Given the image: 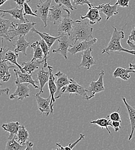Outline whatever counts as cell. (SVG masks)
<instances>
[{"label":"cell","instance_id":"1","mask_svg":"<svg viewBox=\"0 0 135 150\" xmlns=\"http://www.w3.org/2000/svg\"><path fill=\"white\" fill-rule=\"evenodd\" d=\"M93 28L88 25L87 22L77 20L74 21L70 38L74 40V43H76L77 41L89 40L93 38Z\"/></svg>","mask_w":135,"mask_h":150},{"label":"cell","instance_id":"2","mask_svg":"<svg viewBox=\"0 0 135 150\" xmlns=\"http://www.w3.org/2000/svg\"><path fill=\"white\" fill-rule=\"evenodd\" d=\"M112 28L114 29L113 33L112 35V38L106 48L103 49L102 53H107L108 55H110L111 52H125L127 53H129L131 54L135 55V51L126 49L124 48L121 44V40L124 39L125 37V33L121 30V31H118L117 28L114 26H112Z\"/></svg>","mask_w":135,"mask_h":150},{"label":"cell","instance_id":"3","mask_svg":"<svg viewBox=\"0 0 135 150\" xmlns=\"http://www.w3.org/2000/svg\"><path fill=\"white\" fill-rule=\"evenodd\" d=\"M36 24V23L31 21L25 23L14 24L13 28L10 30L9 33L10 42H12L14 40L13 39L16 37L26 36L31 29L34 27Z\"/></svg>","mask_w":135,"mask_h":150},{"label":"cell","instance_id":"4","mask_svg":"<svg viewBox=\"0 0 135 150\" xmlns=\"http://www.w3.org/2000/svg\"><path fill=\"white\" fill-rule=\"evenodd\" d=\"M69 93L71 95L73 94H77L81 96L84 99L87 100V94L86 88L77 83L74 78L70 79V83L66 86L63 87L61 90V94Z\"/></svg>","mask_w":135,"mask_h":150},{"label":"cell","instance_id":"5","mask_svg":"<svg viewBox=\"0 0 135 150\" xmlns=\"http://www.w3.org/2000/svg\"><path fill=\"white\" fill-rule=\"evenodd\" d=\"M105 72L102 70L99 74V78L97 81H92L88 87L86 88L87 94V100L93 98L95 94L105 91V86L103 84V77Z\"/></svg>","mask_w":135,"mask_h":150},{"label":"cell","instance_id":"6","mask_svg":"<svg viewBox=\"0 0 135 150\" xmlns=\"http://www.w3.org/2000/svg\"><path fill=\"white\" fill-rule=\"evenodd\" d=\"M64 6V5L58 4L50 8L48 19L52 21L54 24H56L60 22L63 16L65 15V12L71 14L69 9L65 8Z\"/></svg>","mask_w":135,"mask_h":150},{"label":"cell","instance_id":"7","mask_svg":"<svg viewBox=\"0 0 135 150\" xmlns=\"http://www.w3.org/2000/svg\"><path fill=\"white\" fill-rule=\"evenodd\" d=\"M97 38H92L89 40H86L83 41H80L77 43H74L71 45L68 49V52L72 55L76 54L77 53L84 52L91 47H93L94 44L97 42Z\"/></svg>","mask_w":135,"mask_h":150},{"label":"cell","instance_id":"8","mask_svg":"<svg viewBox=\"0 0 135 150\" xmlns=\"http://www.w3.org/2000/svg\"><path fill=\"white\" fill-rule=\"evenodd\" d=\"M74 20L71 18V14L65 15L59 23L58 33L59 35L68 34L69 37L71 35Z\"/></svg>","mask_w":135,"mask_h":150},{"label":"cell","instance_id":"9","mask_svg":"<svg viewBox=\"0 0 135 150\" xmlns=\"http://www.w3.org/2000/svg\"><path fill=\"white\" fill-rule=\"evenodd\" d=\"M69 39H71V38L68 34L60 35V37L57 39L58 42V48L54 49L53 50V53H59L61 54L66 59H68V49L71 46L70 45Z\"/></svg>","mask_w":135,"mask_h":150},{"label":"cell","instance_id":"10","mask_svg":"<svg viewBox=\"0 0 135 150\" xmlns=\"http://www.w3.org/2000/svg\"><path fill=\"white\" fill-rule=\"evenodd\" d=\"M52 0H46L45 2H42L40 0V3L37 5V9L35 10V13L38 15L43 22L45 28L47 25V19L49 11L50 9V5Z\"/></svg>","mask_w":135,"mask_h":150},{"label":"cell","instance_id":"11","mask_svg":"<svg viewBox=\"0 0 135 150\" xmlns=\"http://www.w3.org/2000/svg\"><path fill=\"white\" fill-rule=\"evenodd\" d=\"M0 57L3 60L9 61L13 64L16 65L18 67H19L20 71L22 70L23 68L21 65L17 61L19 57V53L12 52L10 50L9 48H6L2 45V47L0 49Z\"/></svg>","mask_w":135,"mask_h":150},{"label":"cell","instance_id":"12","mask_svg":"<svg viewBox=\"0 0 135 150\" xmlns=\"http://www.w3.org/2000/svg\"><path fill=\"white\" fill-rule=\"evenodd\" d=\"M6 14L2 12L0 13V37L5 39L10 42L9 39V31L13 28L14 23L8 19H5L4 16Z\"/></svg>","mask_w":135,"mask_h":150},{"label":"cell","instance_id":"13","mask_svg":"<svg viewBox=\"0 0 135 150\" xmlns=\"http://www.w3.org/2000/svg\"><path fill=\"white\" fill-rule=\"evenodd\" d=\"M47 68L50 73V77L49 80L48 81V87L50 91V96H51V101H50V109H51V114H53L54 112V105L56 102L55 98V94L57 92V87L55 83V76L53 74V67L47 65Z\"/></svg>","mask_w":135,"mask_h":150},{"label":"cell","instance_id":"14","mask_svg":"<svg viewBox=\"0 0 135 150\" xmlns=\"http://www.w3.org/2000/svg\"><path fill=\"white\" fill-rule=\"evenodd\" d=\"M17 88L13 94L9 96L10 99L12 100L18 98V100H24L25 98L30 96V88L29 83H23L16 84Z\"/></svg>","mask_w":135,"mask_h":150},{"label":"cell","instance_id":"15","mask_svg":"<svg viewBox=\"0 0 135 150\" xmlns=\"http://www.w3.org/2000/svg\"><path fill=\"white\" fill-rule=\"evenodd\" d=\"M34 97L36 99L38 109L40 112V114L44 113L46 116H48L51 113V96H49L47 98H43L37 93L35 95H34Z\"/></svg>","mask_w":135,"mask_h":150},{"label":"cell","instance_id":"16","mask_svg":"<svg viewBox=\"0 0 135 150\" xmlns=\"http://www.w3.org/2000/svg\"><path fill=\"white\" fill-rule=\"evenodd\" d=\"M93 48L91 47L85 51L82 54L81 63L78 65L79 68H84L86 70L89 69L93 65L97 64V61L91 55Z\"/></svg>","mask_w":135,"mask_h":150},{"label":"cell","instance_id":"17","mask_svg":"<svg viewBox=\"0 0 135 150\" xmlns=\"http://www.w3.org/2000/svg\"><path fill=\"white\" fill-rule=\"evenodd\" d=\"M15 75H16V80H15V84L16 85L20 83H27L32 84V86L35 88H39V87L36 84L39 83V81H36L33 79L32 75L23 73L21 71H18L16 69H14Z\"/></svg>","mask_w":135,"mask_h":150},{"label":"cell","instance_id":"18","mask_svg":"<svg viewBox=\"0 0 135 150\" xmlns=\"http://www.w3.org/2000/svg\"><path fill=\"white\" fill-rule=\"evenodd\" d=\"M54 76L57 77V80L55 81V83L57 87V92L55 94V98L57 99L61 97L62 95V94H61L62 88L69 84L70 80H69L67 75H65L61 71H58Z\"/></svg>","mask_w":135,"mask_h":150},{"label":"cell","instance_id":"19","mask_svg":"<svg viewBox=\"0 0 135 150\" xmlns=\"http://www.w3.org/2000/svg\"><path fill=\"white\" fill-rule=\"evenodd\" d=\"M13 65L9 61L3 60L0 57V86H2L1 81L7 82L10 79L11 74L9 72V69L14 67Z\"/></svg>","mask_w":135,"mask_h":150},{"label":"cell","instance_id":"20","mask_svg":"<svg viewBox=\"0 0 135 150\" xmlns=\"http://www.w3.org/2000/svg\"><path fill=\"white\" fill-rule=\"evenodd\" d=\"M43 64H44V61L43 59L42 61L36 59L34 61L31 60L28 62H22L20 64L23 68L21 71L23 73L33 75L35 71L39 69Z\"/></svg>","mask_w":135,"mask_h":150},{"label":"cell","instance_id":"21","mask_svg":"<svg viewBox=\"0 0 135 150\" xmlns=\"http://www.w3.org/2000/svg\"><path fill=\"white\" fill-rule=\"evenodd\" d=\"M99 10L97 6H90L88 8V11L86 15H81L82 19H88L89 23L91 25H94L102 20V18L99 13Z\"/></svg>","mask_w":135,"mask_h":150},{"label":"cell","instance_id":"22","mask_svg":"<svg viewBox=\"0 0 135 150\" xmlns=\"http://www.w3.org/2000/svg\"><path fill=\"white\" fill-rule=\"evenodd\" d=\"M118 5L115 4L114 5H111L110 3H107L106 4H102L99 5L98 8L99 11L105 14L106 16V21H107L110 18L118 15V12L117 9Z\"/></svg>","mask_w":135,"mask_h":150},{"label":"cell","instance_id":"23","mask_svg":"<svg viewBox=\"0 0 135 150\" xmlns=\"http://www.w3.org/2000/svg\"><path fill=\"white\" fill-rule=\"evenodd\" d=\"M19 6L17 5L15 8L11 9H8V10L0 9V12L10 14L13 18L19 20L20 21H21V23H25V22L30 21V20L24 18V15L23 13V11H24L23 6L21 7V8H19Z\"/></svg>","mask_w":135,"mask_h":150},{"label":"cell","instance_id":"24","mask_svg":"<svg viewBox=\"0 0 135 150\" xmlns=\"http://www.w3.org/2000/svg\"><path fill=\"white\" fill-rule=\"evenodd\" d=\"M122 99L127 109V111L129 115V120L131 125V132L128 137V140H131L133 137V135L135 131V109H134L132 106H131L129 104H128L125 98H124V96H122Z\"/></svg>","mask_w":135,"mask_h":150},{"label":"cell","instance_id":"25","mask_svg":"<svg viewBox=\"0 0 135 150\" xmlns=\"http://www.w3.org/2000/svg\"><path fill=\"white\" fill-rule=\"evenodd\" d=\"M20 126V124L19 122H9L3 124L2 128L5 131L10 133L8 137V140H11L16 136L19 129Z\"/></svg>","mask_w":135,"mask_h":150},{"label":"cell","instance_id":"26","mask_svg":"<svg viewBox=\"0 0 135 150\" xmlns=\"http://www.w3.org/2000/svg\"><path fill=\"white\" fill-rule=\"evenodd\" d=\"M30 45V43L27 42L25 39V36H19L18 40H16V44L13 45V46H15V49L14 52L17 53L21 52L23 55L27 56L28 54L26 53V50Z\"/></svg>","mask_w":135,"mask_h":150},{"label":"cell","instance_id":"27","mask_svg":"<svg viewBox=\"0 0 135 150\" xmlns=\"http://www.w3.org/2000/svg\"><path fill=\"white\" fill-rule=\"evenodd\" d=\"M130 73H135L134 70L129 68H123L121 67H117L114 71L113 76L115 78H120L123 80L127 81L131 77Z\"/></svg>","mask_w":135,"mask_h":150},{"label":"cell","instance_id":"28","mask_svg":"<svg viewBox=\"0 0 135 150\" xmlns=\"http://www.w3.org/2000/svg\"><path fill=\"white\" fill-rule=\"evenodd\" d=\"M44 67L39 71L38 73V79L40 83V91L38 94L40 95L43 93V87L45 84L48 83L50 77V73L49 71H46L44 69Z\"/></svg>","mask_w":135,"mask_h":150},{"label":"cell","instance_id":"29","mask_svg":"<svg viewBox=\"0 0 135 150\" xmlns=\"http://www.w3.org/2000/svg\"><path fill=\"white\" fill-rule=\"evenodd\" d=\"M15 139L20 144L24 146L26 145V143L28 142L29 139V133L24 125L20 126L19 131L15 137Z\"/></svg>","mask_w":135,"mask_h":150},{"label":"cell","instance_id":"30","mask_svg":"<svg viewBox=\"0 0 135 150\" xmlns=\"http://www.w3.org/2000/svg\"><path fill=\"white\" fill-rule=\"evenodd\" d=\"M31 31L32 32L38 34L42 38V39H43L46 42V43L47 44V45L50 49H51V47H52L53 45L56 42V40H57L58 38L60 37V35L56 37L51 36L50 34H49L46 33H41L38 30H37L34 27H33Z\"/></svg>","mask_w":135,"mask_h":150},{"label":"cell","instance_id":"31","mask_svg":"<svg viewBox=\"0 0 135 150\" xmlns=\"http://www.w3.org/2000/svg\"><path fill=\"white\" fill-rule=\"evenodd\" d=\"M90 124L97 125L98 126H99L100 127V129L106 128L109 132V133L110 134H112L111 132L109 129V126H111V127L112 126V121L108 117H106V118H98L95 120L91 121H90Z\"/></svg>","mask_w":135,"mask_h":150},{"label":"cell","instance_id":"32","mask_svg":"<svg viewBox=\"0 0 135 150\" xmlns=\"http://www.w3.org/2000/svg\"><path fill=\"white\" fill-rule=\"evenodd\" d=\"M26 145H21L16 140L15 137L12 139L8 140L5 150H25Z\"/></svg>","mask_w":135,"mask_h":150},{"label":"cell","instance_id":"33","mask_svg":"<svg viewBox=\"0 0 135 150\" xmlns=\"http://www.w3.org/2000/svg\"><path fill=\"white\" fill-rule=\"evenodd\" d=\"M31 46L34 50V56L31 60L34 61L36 59H43L44 58V53L40 46L39 41H36L33 43Z\"/></svg>","mask_w":135,"mask_h":150},{"label":"cell","instance_id":"34","mask_svg":"<svg viewBox=\"0 0 135 150\" xmlns=\"http://www.w3.org/2000/svg\"><path fill=\"white\" fill-rule=\"evenodd\" d=\"M40 46L43 50V52L44 53V58L43 59V60L44 61V64H43V67L46 68L47 67V59L49 57V52L50 49L49 47L47 44L46 43V42L43 39H40V40H39Z\"/></svg>","mask_w":135,"mask_h":150},{"label":"cell","instance_id":"35","mask_svg":"<svg viewBox=\"0 0 135 150\" xmlns=\"http://www.w3.org/2000/svg\"><path fill=\"white\" fill-rule=\"evenodd\" d=\"M84 136H85V135L84 134H83V133H80V137H79V139H77L76 141H75V142H74L73 143H71V144H69L68 146H66V147H63L60 143H57L56 144V146H57L58 147V148H57V149H55V150H72L75 147V146H76V144H77V143H78L82 139H84Z\"/></svg>","mask_w":135,"mask_h":150},{"label":"cell","instance_id":"36","mask_svg":"<svg viewBox=\"0 0 135 150\" xmlns=\"http://www.w3.org/2000/svg\"><path fill=\"white\" fill-rule=\"evenodd\" d=\"M31 0H29L27 2L26 1L24 5H23V8H24V16L25 15H31V16H35V17H38V15L33 11L31 8L30 6V5H28V2H30Z\"/></svg>","mask_w":135,"mask_h":150},{"label":"cell","instance_id":"37","mask_svg":"<svg viewBox=\"0 0 135 150\" xmlns=\"http://www.w3.org/2000/svg\"><path fill=\"white\" fill-rule=\"evenodd\" d=\"M55 2L57 4H59L64 6L66 7V8L69 9L72 11H74V9H76L77 8L75 6H74V5L72 4L71 0H55Z\"/></svg>","mask_w":135,"mask_h":150},{"label":"cell","instance_id":"38","mask_svg":"<svg viewBox=\"0 0 135 150\" xmlns=\"http://www.w3.org/2000/svg\"><path fill=\"white\" fill-rule=\"evenodd\" d=\"M119 108L117 110V111L112 112L110 114L108 115L107 116V117H108L112 121H119L121 122L122 120H121V115L119 113Z\"/></svg>","mask_w":135,"mask_h":150},{"label":"cell","instance_id":"39","mask_svg":"<svg viewBox=\"0 0 135 150\" xmlns=\"http://www.w3.org/2000/svg\"><path fill=\"white\" fill-rule=\"evenodd\" d=\"M73 1H74V4L75 5V7H76L78 5H83L84 4L88 5L89 7L93 6V4H91V2H90L89 0H73Z\"/></svg>","mask_w":135,"mask_h":150},{"label":"cell","instance_id":"40","mask_svg":"<svg viewBox=\"0 0 135 150\" xmlns=\"http://www.w3.org/2000/svg\"><path fill=\"white\" fill-rule=\"evenodd\" d=\"M129 0H117L116 4L119 6L125 8L129 6Z\"/></svg>","mask_w":135,"mask_h":150},{"label":"cell","instance_id":"41","mask_svg":"<svg viewBox=\"0 0 135 150\" xmlns=\"http://www.w3.org/2000/svg\"><path fill=\"white\" fill-rule=\"evenodd\" d=\"M112 127L115 129V132H117L119 131L121 128V122L119 121H112Z\"/></svg>","mask_w":135,"mask_h":150},{"label":"cell","instance_id":"42","mask_svg":"<svg viewBox=\"0 0 135 150\" xmlns=\"http://www.w3.org/2000/svg\"><path fill=\"white\" fill-rule=\"evenodd\" d=\"M128 40H129L130 42H131L132 43H133L135 45V27L132 29L131 33L129 36Z\"/></svg>","mask_w":135,"mask_h":150},{"label":"cell","instance_id":"43","mask_svg":"<svg viewBox=\"0 0 135 150\" xmlns=\"http://www.w3.org/2000/svg\"><path fill=\"white\" fill-rule=\"evenodd\" d=\"M10 91V89L9 88H1L0 87V96L1 95H6L9 94Z\"/></svg>","mask_w":135,"mask_h":150},{"label":"cell","instance_id":"44","mask_svg":"<svg viewBox=\"0 0 135 150\" xmlns=\"http://www.w3.org/2000/svg\"><path fill=\"white\" fill-rule=\"evenodd\" d=\"M34 146V143L28 141L26 143V149L25 150H32Z\"/></svg>","mask_w":135,"mask_h":150},{"label":"cell","instance_id":"45","mask_svg":"<svg viewBox=\"0 0 135 150\" xmlns=\"http://www.w3.org/2000/svg\"><path fill=\"white\" fill-rule=\"evenodd\" d=\"M15 1L16 2L17 5L21 6V7H23L24 3L27 1V0H15Z\"/></svg>","mask_w":135,"mask_h":150},{"label":"cell","instance_id":"46","mask_svg":"<svg viewBox=\"0 0 135 150\" xmlns=\"http://www.w3.org/2000/svg\"><path fill=\"white\" fill-rule=\"evenodd\" d=\"M127 44L128 45V46L130 47V50L135 51V45L133 43H132L131 42H130L129 40H127Z\"/></svg>","mask_w":135,"mask_h":150},{"label":"cell","instance_id":"47","mask_svg":"<svg viewBox=\"0 0 135 150\" xmlns=\"http://www.w3.org/2000/svg\"><path fill=\"white\" fill-rule=\"evenodd\" d=\"M129 68L132 69V70H134L135 71V64L130 63L129 64Z\"/></svg>","mask_w":135,"mask_h":150},{"label":"cell","instance_id":"48","mask_svg":"<svg viewBox=\"0 0 135 150\" xmlns=\"http://www.w3.org/2000/svg\"><path fill=\"white\" fill-rule=\"evenodd\" d=\"M8 0H0V6H1L4 4H5Z\"/></svg>","mask_w":135,"mask_h":150}]
</instances>
